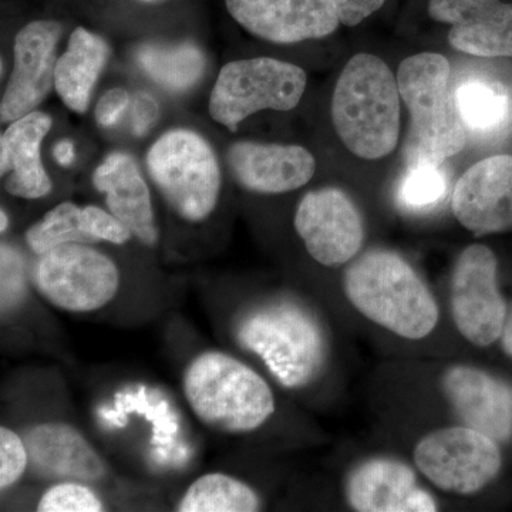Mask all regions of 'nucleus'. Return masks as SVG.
I'll list each match as a JSON object with an SVG mask.
<instances>
[{"label":"nucleus","instance_id":"obj_15","mask_svg":"<svg viewBox=\"0 0 512 512\" xmlns=\"http://www.w3.org/2000/svg\"><path fill=\"white\" fill-rule=\"evenodd\" d=\"M451 207L457 221L476 237L512 229V156L484 158L461 175Z\"/></svg>","mask_w":512,"mask_h":512},{"label":"nucleus","instance_id":"obj_5","mask_svg":"<svg viewBox=\"0 0 512 512\" xmlns=\"http://www.w3.org/2000/svg\"><path fill=\"white\" fill-rule=\"evenodd\" d=\"M343 285L357 311L402 338H426L439 322L436 299L394 252L376 249L360 256L346 271Z\"/></svg>","mask_w":512,"mask_h":512},{"label":"nucleus","instance_id":"obj_25","mask_svg":"<svg viewBox=\"0 0 512 512\" xmlns=\"http://www.w3.org/2000/svg\"><path fill=\"white\" fill-rule=\"evenodd\" d=\"M454 101L466 130L480 136H493L511 124L512 99L500 83L467 80L457 87Z\"/></svg>","mask_w":512,"mask_h":512},{"label":"nucleus","instance_id":"obj_11","mask_svg":"<svg viewBox=\"0 0 512 512\" xmlns=\"http://www.w3.org/2000/svg\"><path fill=\"white\" fill-rule=\"evenodd\" d=\"M63 30L57 20L37 19L16 33L12 67L0 99L3 126L39 110L49 94L55 92V69Z\"/></svg>","mask_w":512,"mask_h":512},{"label":"nucleus","instance_id":"obj_4","mask_svg":"<svg viewBox=\"0 0 512 512\" xmlns=\"http://www.w3.org/2000/svg\"><path fill=\"white\" fill-rule=\"evenodd\" d=\"M400 90L380 57L360 53L343 67L332 97L336 133L363 160L389 156L400 137Z\"/></svg>","mask_w":512,"mask_h":512},{"label":"nucleus","instance_id":"obj_30","mask_svg":"<svg viewBox=\"0 0 512 512\" xmlns=\"http://www.w3.org/2000/svg\"><path fill=\"white\" fill-rule=\"evenodd\" d=\"M133 94L124 87H111L101 94L94 107V120L101 128H113L123 120L131 107Z\"/></svg>","mask_w":512,"mask_h":512},{"label":"nucleus","instance_id":"obj_35","mask_svg":"<svg viewBox=\"0 0 512 512\" xmlns=\"http://www.w3.org/2000/svg\"><path fill=\"white\" fill-rule=\"evenodd\" d=\"M10 225V218L8 211L5 210V208H2L0 210V232H2V235H5L6 232H8Z\"/></svg>","mask_w":512,"mask_h":512},{"label":"nucleus","instance_id":"obj_23","mask_svg":"<svg viewBox=\"0 0 512 512\" xmlns=\"http://www.w3.org/2000/svg\"><path fill=\"white\" fill-rule=\"evenodd\" d=\"M134 59L143 73L170 93H184L200 82L207 59L190 42L147 43L138 47Z\"/></svg>","mask_w":512,"mask_h":512},{"label":"nucleus","instance_id":"obj_8","mask_svg":"<svg viewBox=\"0 0 512 512\" xmlns=\"http://www.w3.org/2000/svg\"><path fill=\"white\" fill-rule=\"evenodd\" d=\"M308 86L302 67L275 59L251 57L225 63L215 77L208 114L218 126L238 130L242 121L261 111H291Z\"/></svg>","mask_w":512,"mask_h":512},{"label":"nucleus","instance_id":"obj_2","mask_svg":"<svg viewBox=\"0 0 512 512\" xmlns=\"http://www.w3.org/2000/svg\"><path fill=\"white\" fill-rule=\"evenodd\" d=\"M231 335L285 389L308 386L325 367V332L301 303L281 299L251 306L234 316Z\"/></svg>","mask_w":512,"mask_h":512},{"label":"nucleus","instance_id":"obj_18","mask_svg":"<svg viewBox=\"0 0 512 512\" xmlns=\"http://www.w3.org/2000/svg\"><path fill=\"white\" fill-rule=\"evenodd\" d=\"M52 128L53 117L40 109L6 124L0 136V177L10 197L39 201L52 194L53 180L42 157Z\"/></svg>","mask_w":512,"mask_h":512},{"label":"nucleus","instance_id":"obj_29","mask_svg":"<svg viewBox=\"0 0 512 512\" xmlns=\"http://www.w3.org/2000/svg\"><path fill=\"white\" fill-rule=\"evenodd\" d=\"M30 468L28 444L23 434L9 426L0 427V491L12 490Z\"/></svg>","mask_w":512,"mask_h":512},{"label":"nucleus","instance_id":"obj_6","mask_svg":"<svg viewBox=\"0 0 512 512\" xmlns=\"http://www.w3.org/2000/svg\"><path fill=\"white\" fill-rule=\"evenodd\" d=\"M450 64L437 53L404 59L397 72L400 97L410 114L407 165L443 164L466 147L467 131L450 89Z\"/></svg>","mask_w":512,"mask_h":512},{"label":"nucleus","instance_id":"obj_16","mask_svg":"<svg viewBox=\"0 0 512 512\" xmlns=\"http://www.w3.org/2000/svg\"><path fill=\"white\" fill-rule=\"evenodd\" d=\"M227 164L242 190L261 195L299 190L316 173L311 151L295 144L235 141L228 147Z\"/></svg>","mask_w":512,"mask_h":512},{"label":"nucleus","instance_id":"obj_22","mask_svg":"<svg viewBox=\"0 0 512 512\" xmlns=\"http://www.w3.org/2000/svg\"><path fill=\"white\" fill-rule=\"evenodd\" d=\"M109 43L92 30L77 26L57 59L55 93L72 113L84 114L109 63Z\"/></svg>","mask_w":512,"mask_h":512},{"label":"nucleus","instance_id":"obj_17","mask_svg":"<svg viewBox=\"0 0 512 512\" xmlns=\"http://www.w3.org/2000/svg\"><path fill=\"white\" fill-rule=\"evenodd\" d=\"M30 467L49 480H79L97 485L109 477V466L92 441L69 421H37L23 433Z\"/></svg>","mask_w":512,"mask_h":512},{"label":"nucleus","instance_id":"obj_20","mask_svg":"<svg viewBox=\"0 0 512 512\" xmlns=\"http://www.w3.org/2000/svg\"><path fill=\"white\" fill-rule=\"evenodd\" d=\"M444 394L467 427L504 443L512 436V392L493 376L470 366H453L441 380Z\"/></svg>","mask_w":512,"mask_h":512},{"label":"nucleus","instance_id":"obj_13","mask_svg":"<svg viewBox=\"0 0 512 512\" xmlns=\"http://www.w3.org/2000/svg\"><path fill=\"white\" fill-rule=\"evenodd\" d=\"M225 6L249 35L275 45L325 39L340 25L332 0H225Z\"/></svg>","mask_w":512,"mask_h":512},{"label":"nucleus","instance_id":"obj_33","mask_svg":"<svg viewBox=\"0 0 512 512\" xmlns=\"http://www.w3.org/2000/svg\"><path fill=\"white\" fill-rule=\"evenodd\" d=\"M52 157L62 168L72 167L76 163V143L72 138H60L52 147Z\"/></svg>","mask_w":512,"mask_h":512},{"label":"nucleus","instance_id":"obj_26","mask_svg":"<svg viewBox=\"0 0 512 512\" xmlns=\"http://www.w3.org/2000/svg\"><path fill=\"white\" fill-rule=\"evenodd\" d=\"M70 242L90 241L83 205L74 201H62L46 211L25 232V244L35 256Z\"/></svg>","mask_w":512,"mask_h":512},{"label":"nucleus","instance_id":"obj_36","mask_svg":"<svg viewBox=\"0 0 512 512\" xmlns=\"http://www.w3.org/2000/svg\"><path fill=\"white\" fill-rule=\"evenodd\" d=\"M140 3H146V5H153V3L161 2V0H137Z\"/></svg>","mask_w":512,"mask_h":512},{"label":"nucleus","instance_id":"obj_34","mask_svg":"<svg viewBox=\"0 0 512 512\" xmlns=\"http://www.w3.org/2000/svg\"><path fill=\"white\" fill-rule=\"evenodd\" d=\"M501 340H503L504 352L507 353L508 356L512 357V311L510 315L507 316V320H505Z\"/></svg>","mask_w":512,"mask_h":512},{"label":"nucleus","instance_id":"obj_27","mask_svg":"<svg viewBox=\"0 0 512 512\" xmlns=\"http://www.w3.org/2000/svg\"><path fill=\"white\" fill-rule=\"evenodd\" d=\"M447 191L443 164H410L397 188V202L407 211H429L446 198Z\"/></svg>","mask_w":512,"mask_h":512},{"label":"nucleus","instance_id":"obj_19","mask_svg":"<svg viewBox=\"0 0 512 512\" xmlns=\"http://www.w3.org/2000/svg\"><path fill=\"white\" fill-rule=\"evenodd\" d=\"M429 15L450 25L448 43L467 55L512 57V3L429 0Z\"/></svg>","mask_w":512,"mask_h":512},{"label":"nucleus","instance_id":"obj_9","mask_svg":"<svg viewBox=\"0 0 512 512\" xmlns=\"http://www.w3.org/2000/svg\"><path fill=\"white\" fill-rule=\"evenodd\" d=\"M414 461L431 483L448 493L474 494L501 470L497 441L470 427L433 431L414 450Z\"/></svg>","mask_w":512,"mask_h":512},{"label":"nucleus","instance_id":"obj_12","mask_svg":"<svg viewBox=\"0 0 512 512\" xmlns=\"http://www.w3.org/2000/svg\"><path fill=\"white\" fill-rule=\"evenodd\" d=\"M293 227L308 254L329 268L355 258L365 241V225L355 202L335 187L306 192L296 207Z\"/></svg>","mask_w":512,"mask_h":512},{"label":"nucleus","instance_id":"obj_10","mask_svg":"<svg viewBox=\"0 0 512 512\" xmlns=\"http://www.w3.org/2000/svg\"><path fill=\"white\" fill-rule=\"evenodd\" d=\"M497 256L476 244L458 256L451 276V313L458 332L468 342L487 348L501 338L507 305L497 281Z\"/></svg>","mask_w":512,"mask_h":512},{"label":"nucleus","instance_id":"obj_3","mask_svg":"<svg viewBox=\"0 0 512 512\" xmlns=\"http://www.w3.org/2000/svg\"><path fill=\"white\" fill-rule=\"evenodd\" d=\"M144 167L165 208L181 224L201 227L220 210L224 168L211 141L197 128L163 131L147 148Z\"/></svg>","mask_w":512,"mask_h":512},{"label":"nucleus","instance_id":"obj_14","mask_svg":"<svg viewBox=\"0 0 512 512\" xmlns=\"http://www.w3.org/2000/svg\"><path fill=\"white\" fill-rule=\"evenodd\" d=\"M92 183L103 195L104 207L130 229L138 244L156 249L161 228L154 188L136 158L126 151L107 154L93 171Z\"/></svg>","mask_w":512,"mask_h":512},{"label":"nucleus","instance_id":"obj_31","mask_svg":"<svg viewBox=\"0 0 512 512\" xmlns=\"http://www.w3.org/2000/svg\"><path fill=\"white\" fill-rule=\"evenodd\" d=\"M131 128L137 137L146 136L158 119H160V104L153 94L137 92L131 100Z\"/></svg>","mask_w":512,"mask_h":512},{"label":"nucleus","instance_id":"obj_24","mask_svg":"<svg viewBox=\"0 0 512 512\" xmlns=\"http://www.w3.org/2000/svg\"><path fill=\"white\" fill-rule=\"evenodd\" d=\"M262 501L255 488L231 474L212 471L195 478L175 504L178 512H256Z\"/></svg>","mask_w":512,"mask_h":512},{"label":"nucleus","instance_id":"obj_28","mask_svg":"<svg viewBox=\"0 0 512 512\" xmlns=\"http://www.w3.org/2000/svg\"><path fill=\"white\" fill-rule=\"evenodd\" d=\"M107 510L97 485L79 480L53 481L40 494L36 503L39 512H103Z\"/></svg>","mask_w":512,"mask_h":512},{"label":"nucleus","instance_id":"obj_21","mask_svg":"<svg viewBox=\"0 0 512 512\" xmlns=\"http://www.w3.org/2000/svg\"><path fill=\"white\" fill-rule=\"evenodd\" d=\"M346 495L360 512H434L436 501L417 485L409 466L390 458H373L350 474Z\"/></svg>","mask_w":512,"mask_h":512},{"label":"nucleus","instance_id":"obj_7","mask_svg":"<svg viewBox=\"0 0 512 512\" xmlns=\"http://www.w3.org/2000/svg\"><path fill=\"white\" fill-rule=\"evenodd\" d=\"M30 282L57 311L90 315L119 299L124 275L119 262L99 245L70 242L36 256Z\"/></svg>","mask_w":512,"mask_h":512},{"label":"nucleus","instance_id":"obj_1","mask_svg":"<svg viewBox=\"0 0 512 512\" xmlns=\"http://www.w3.org/2000/svg\"><path fill=\"white\" fill-rule=\"evenodd\" d=\"M181 389L195 419L222 436L254 433L276 412L269 383L225 350L205 349L192 356L184 367Z\"/></svg>","mask_w":512,"mask_h":512},{"label":"nucleus","instance_id":"obj_32","mask_svg":"<svg viewBox=\"0 0 512 512\" xmlns=\"http://www.w3.org/2000/svg\"><path fill=\"white\" fill-rule=\"evenodd\" d=\"M384 2L386 0H332V5L340 23L353 28L382 8Z\"/></svg>","mask_w":512,"mask_h":512}]
</instances>
